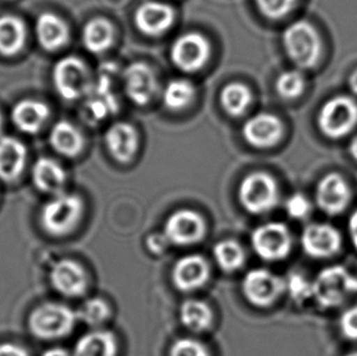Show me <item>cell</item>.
<instances>
[{
  "label": "cell",
  "mask_w": 357,
  "mask_h": 356,
  "mask_svg": "<svg viewBox=\"0 0 357 356\" xmlns=\"http://www.w3.org/2000/svg\"><path fill=\"white\" fill-rule=\"evenodd\" d=\"M283 48L296 68L309 70L319 64L322 57V39L314 24L298 20L283 32Z\"/></svg>",
  "instance_id": "obj_1"
},
{
  "label": "cell",
  "mask_w": 357,
  "mask_h": 356,
  "mask_svg": "<svg viewBox=\"0 0 357 356\" xmlns=\"http://www.w3.org/2000/svg\"><path fill=\"white\" fill-rule=\"evenodd\" d=\"M314 299L321 308L334 309L357 294V277L347 267L332 265L321 269L312 281Z\"/></svg>",
  "instance_id": "obj_2"
},
{
  "label": "cell",
  "mask_w": 357,
  "mask_h": 356,
  "mask_svg": "<svg viewBox=\"0 0 357 356\" xmlns=\"http://www.w3.org/2000/svg\"><path fill=\"white\" fill-rule=\"evenodd\" d=\"M357 126V101L353 96H332L319 107L317 127L329 140H342Z\"/></svg>",
  "instance_id": "obj_3"
},
{
  "label": "cell",
  "mask_w": 357,
  "mask_h": 356,
  "mask_svg": "<svg viewBox=\"0 0 357 356\" xmlns=\"http://www.w3.org/2000/svg\"><path fill=\"white\" fill-rule=\"evenodd\" d=\"M77 313L56 303H47L34 309L29 318V328L34 337L52 341L65 337L73 331Z\"/></svg>",
  "instance_id": "obj_4"
},
{
  "label": "cell",
  "mask_w": 357,
  "mask_h": 356,
  "mask_svg": "<svg viewBox=\"0 0 357 356\" xmlns=\"http://www.w3.org/2000/svg\"><path fill=\"white\" fill-rule=\"evenodd\" d=\"M82 209L81 198L59 193L44 205L40 214L42 226L53 236H65L77 226Z\"/></svg>",
  "instance_id": "obj_5"
},
{
  "label": "cell",
  "mask_w": 357,
  "mask_h": 356,
  "mask_svg": "<svg viewBox=\"0 0 357 356\" xmlns=\"http://www.w3.org/2000/svg\"><path fill=\"white\" fill-rule=\"evenodd\" d=\"M52 80L59 96L68 101L84 98L92 84L87 65L75 55L63 57L56 61Z\"/></svg>",
  "instance_id": "obj_6"
},
{
  "label": "cell",
  "mask_w": 357,
  "mask_h": 356,
  "mask_svg": "<svg viewBox=\"0 0 357 356\" xmlns=\"http://www.w3.org/2000/svg\"><path fill=\"white\" fill-rule=\"evenodd\" d=\"M114 68L109 66L92 81L83 103V116L88 124H98L119 110V101L112 84Z\"/></svg>",
  "instance_id": "obj_7"
},
{
  "label": "cell",
  "mask_w": 357,
  "mask_h": 356,
  "mask_svg": "<svg viewBox=\"0 0 357 356\" xmlns=\"http://www.w3.org/2000/svg\"><path fill=\"white\" fill-rule=\"evenodd\" d=\"M278 186L275 178L266 172L248 175L239 186V200L251 214H266L278 202Z\"/></svg>",
  "instance_id": "obj_8"
},
{
  "label": "cell",
  "mask_w": 357,
  "mask_h": 356,
  "mask_svg": "<svg viewBox=\"0 0 357 356\" xmlns=\"http://www.w3.org/2000/svg\"><path fill=\"white\" fill-rule=\"evenodd\" d=\"M251 243L256 254L267 261H280L289 255L293 236L289 228L280 222H270L257 227Z\"/></svg>",
  "instance_id": "obj_9"
},
{
  "label": "cell",
  "mask_w": 357,
  "mask_h": 356,
  "mask_svg": "<svg viewBox=\"0 0 357 356\" xmlns=\"http://www.w3.org/2000/svg\"><path fill=\"white\" fill-rule=\"evenodd\" d=\"M316 204L328 216L342 215L353 200V189L339 172H329L319 179L314 192Z\"/></svg>",
  "instance_id": "obj_10"
},
{
  "label": "cell",
  "mask_w": 357,
  "mask_h": 356,
  "mask_svg": "<svg viewBox=\"0 0 357 356\" xmlns=\"http://www.w3.org/2000/svg\"><path fill=\"white\" fill-rule=\"evenodd\" d=\"M210 57V44L203 34L189 32L179 36L169 49V58L183 73H195L205 66Z\"/></svg>",
  "instance_id": "obj_11"
},
{
  "label": "cell",
  "mask_w": 357,
  "mask_h": 356,
  "mask_svg": "<svg viewBox=\"0 0 357 356\" xmlns=\"http://www.w3.org/2000/svg\"><path fill=\"white\" fill-rule=\"evenodd\" d=\"M343 246V237L335 227L314 222L305 227L301 235V246L305 254L314 259H331Z\"/></svg>",
  "instance_id": "obj_12"
},
{
  "label": "cell",
  "mask_w": 357,
  "mask_h": 356,
  "mask_svg": "<svg viewBox=\"0 0 357 356\" xmlns=\"http://www.w3.org/2000/svg\"><path fill=\"white\" fill-rule=\"evenodd\" d=\"M284 290V281L268 269H251L243 281L244 295L259 308H266L275 303Z\"/></svg>",
  "instance_id": "obj_13"
},
{
  "label": "cell",
  "mask_w": 357,
  "mask_h": 356,
  "mask_svg": "<svg viewBox=\"0 0 357 356\" xmlns=\"http://www.w3.org/2000/svg\"><path fill=\"white\" fill-rule=\"evenodd\" d=\"M206 231L203 217L192 210H179L169 217L165 225V237L176 246L198 243Z\"/></svg>",
  "instance_id": "obj_14"
},
{
  "label": "cell",
  "mask_w": 357,
  "mask_h": 356,
  "mask_svg": "<svg viewBox=\"0 0 357 356\" xmlns=\"http://www.w3.org/2000/svg\"><path fill=\"white\" fill-rule=\"evenodd\" d=\"M126 96L135 105H146L158 91V80L154 70L144 63L128 65L122 73Z\"/></svg>",
  "instance_id": "obj_15"
},
{
  "label": "cell",
  "mask_w": 357,
  "mask_h": 356,
  "mask_svg": "<svg viewBox=\"0 0 357 356\" xmlns=\"http://www.w3.org/2000/svg\"><path fill=\"white\" fill-rule=\"evenodd\" d=\"M176 20L174 10L171 5L149 0L138 6L135 14V24L140 34L149 37H159L167 32Z\"/></svg>",
  "instance_id": "obj_16"
},
{
  "label": "cell",
  "mask_w": 357,
  "mask_h": 356,
  "mask_svg": "<svg viewBox=\"0 0 357 356\" xmlns=\"http://www.w3.org/2000/svg\"><path fill=\"white\" fill-rule=\"evenodd\" d=\"M284 133L282 121L270 112H259L243 126V137L249 144L264 149L277 144Z\"/></svg>",
  "instance_id": "obj_17"
},
{
  "label": "cell",
  "mask_w": 357,
  "mask_h": 356,
  "mask_svg": "<svg viewBox=\"0 0 357 356\" xmlns=\"http://www.w3.org/2000/svg\"><path fill=\"white\" fill-rule=\"evenodd\" d=\"M50 282L56 292L65 297H81L88 287L87 274L82 266L73 260H61L54 265Z\"/></svg>",
  "instance_id": "obj_18"
},
{
  "label": "cell",
  "mask_w": 357,
  "mask_h": 356,
  "mask_svg": "<svg viewBox=\"0 0 357 356\" xmlns=\"http://www.w3.org/2000/svg\"><path fill=\"white\" fill-rule=\"evenodd\" d=\"M105 144L114 159L121 164H127L138 150L139 138L133 126L127 122H116L107 131Z\"/></svg>",
  "instance_id": "obj_19"
},
{
  "label": "cell",
  "mask_w": 357,
  "mask_h": 356,
  "mask_svg": "<svg viewBox=\"0 0 357 356\" xmlns=\"http://www.w3.org/2000/svg\"><path fill=\"white\" fill-rule=\"evenodd\" d=\"M34 34L39 45L47 52H56L63 48L70 39V29L58 15L43 13L34 24Z\"/></svg>",
  "instance_id": "obj_20"
},
{
  "label": "cell",
  "mask_w": 357,
  "mask_h": 356,
  "mask_svg": "<svg viewBox=\"0 0 357 356\" xmlns=\"http://www.w3.org/2000/svg\"><path fill=\"white\" fill-rule=\"evenodd\" d=\"M50 116L48 105L34 99H22L11 109V121L17 130L36 135L43 128Z\"/></svg>",
  "instance_id": "obj_21"
},
{
  "label": "cell",
  "mask_w": 357,
  "mask_h": 356,
  "mask_svg": "<svg viewBox=\"0 0 357 356\" xmlns=\"http://www.w3.org/2000/svg\"><path fill=\"white\" fill-rule=\"evenodd\" d=\"M27 148L21 140L4 135L0 137V179L14 182L27 164Z\"/></svg>",
  "instance_id": "obj_22"
},
{
  "label": "cell",
  "mask_w": 357,
  "mask_h": 356,
  "mask_svg": "<svg viewBox=\"0 0 357 356\" xmlns=\"http://www.w3.org/2000/svg\"><path fill=\"white\" fill-rule=\"evenodd\" d=\"M210 274L208 262L199 255L184 256L174 265V283L182 292H190L206 283Z\"/></svg>",
  "instance_id": "obj_23"
},
{
  "label": "cell",
  "mask_w": 357,
  "mask_h": 356,
  "mask_svg": "<svg viewBox=\"0 0 357 356\" xmlns=\"http://www.w3.org/2000/svg\"><path fill=\"white\" fill-rule=\"evenodd\" d=\"M27 29L24 20L16 15L0 16V55L15 57L24 49Z\"/></svg>",
  "instance_id": "obj_24"
},
{
  "label": "cell",
  "mask_w": 357,
  "mask_h": 356,
  "mask_svg": "<svg viewBox=\"0 0 357 356\" xmlns=\"http://www.w3.org/2000/svg\"><path fill=\"white\" fill-rule=\"evenodd\" d=\"M32 179L40 192L59 194L66 182V172L55 160L40 158L32 168Z\"/></svg>",
  "instance_id": "obj_25"
},
{
  "label": "cell",
  "mask_w": 357,
  "mask_h": 356,
  "mask_svg": "<svg viewBox=\"0 0 357 356\" xmlns=\"http://www.w3.org/2000/svg\"><path fill=\"white\" fill-rule=\"evenodd\" d=\"M49 143L59 154L73 158L82 150L83 137L77 127L71 122L59 121L50 131Z\"/></svg>",
  "instance_id": "obj_26"
},
{
  "label": "cell",
  "mask_w": 357,
  "mask_h": 356,
  "mask_svg": "<svg viewBox=\"0 0 357 356\" xmlns=\"http://www.w3.org/2000/svg\"><path fill=\"white\" fill-rule=\"evenodd\" d=\"M115 38L112 24L104 17L88 21L83 27L82 42L84 48L93 54H102L112 47Z\"/></svg>",
  "instance_id": "obj_27"
},
{
  "label": "cell",
  "mask_w": 357,
  "mask_h": 356,
  "mask_svg": "<svg viewBox=\"0 0 357 356\" xmlns=\"http://www.w3.org/2000/svg\"><path fill=\"white\" fill-rule=\"evenodd\" d=\"M115 336L105 331L84 334L75 346L73 356H116Z\"/></svg>",
  "instance_id": "obj_28"
},
{
  "label": "cell",
  "mask_w": 357,
  "mask_h": 356,
  "mask_svg": "<svg viewBox=\"0 0 357 356\" xmlns=\"http://www.w3.org/2000/svg\"><path fill=\"white\" fill-rule=\"evenodd\" d=\"M181 321L194 332H203L213 323V313L208 304L190 299L182 304L179 310Z\"/></svg>",
  "instance_id": "obj_29"
},
{
  "label": "cell",
  "mask_w": 357,
  "mask_h": 356,
  "mask_svg": "<svg viewBox=\"0 0 357 356\" xmlns=\"http://www.w3.org/2000/svg\"><path fill=\"white\" fill-rule=\"evenodd\" d=\"M195 88L184 78H176L165 86L162 91L164 105L169 110H182L193 101Z\"/></svg>",
  "instance_id": "obj_30"
},
{
  "label": "cell",
  "mask_w": 357,
  "mask_h": 356,
  "mask_svg": "<svg viewBox=\"0 0 357 356\" xmlns=\"http://www.w3.org/2000/svg\"><path fill=\"white\" fill-rule=\"evenodd\" d=\"M251 101L250 89L243 83H229L222 88L220 94L223 110L231 116H241L249 107Z\"/></svg>",
  "instance_id": "obj_31"
},
{
  "label": "cell",
  "mask_w": 357,
  "mask_h": 356,
  "mask_svg": "<svg viewBox=\"0 0 357 356\" xmlns=\"http://www.w3.org/2000/svg\"><path fill=\"white\" fill-rule=\"evenodd\" d=\"M213 255L221 269L232 272L244 264L245 254L237 242L222 241L213 249Z\"/></svg>",
  "instance_id": "obj_32"
},
{
  "label": "cell",
  "mask_w": 357,
  "mask_h": 356,
  "mask_svg": "<svg viewBox=\"0 0 357 356\" xmlns=\"http://www.w3.org/2000/svg\"><path fill=\"white\" fill-rule=\"evenodd\" d=\"M306 87L305 77L299 70H287L275 80V91L278 96L291 101L299 98Z\"/></svg>",
  "instance_id": "obj_33"
},
{
  "label": "cell",
  "mask_w": 357,
  "mask_h": 356,
  "mask_svg": "<svg viewBox=\"0 0 357 356\" xmlns=\"http://www.w3.org/2000/svg\"><path fill=\"white\" fill-rule=\"evenodd\" d=\"M285 290L293 302L304 304L309 299H314V285L310 279L299 272H293L285 279Z\"/></svg>",
  "instance_id": "obj_34"
},
{
  "label": "cell",
  "mask_w": 357,
  "mask_h": 356,
  "mask_svg": "<svg viewBox=\"0 0 357 356\" xmlns=\"http://www.w3.org/2000/svg\"><path fill=\"white\" fill-rule=\"evenodd\" d=\"M109 315L110 308L107 302H104L102 299L94 298L83 304L82 308L77 313V318L87 325L97 326L104 322L109 318Z\"/></svg>",
  "instance_id": "obj_35"
},
{
  "label": "cell",
  "mask_w": 357,
  "mask_h": 356,
  "mask_svg": "<svg viewBox=\"0 0 357 356\" xmlns=\"http://www.w3.org/2000/svg\"><path fill=\"white\" fill-rule=\"evenodd\" d=\"M298 0H255L261 14L272 20H280L294 9Z\"/></svg>",
  "instance_id": "obj_36"
},
{
  "label": "cell",
  "mask_w": 357,
  "mask_h": 356,
  "mask_svg": "<svg viewBox=\"0 0 357 356\" xmlns=\"http://www.w3.org/2000/svg\"><path fill=\"white\" fill-rule=\"evenodd\" d=\"M312 210V204L309 198L301 193H295L285 202V212L294 220H305L310 216Z\"/></svg>",
  "instance_id": "obj_37"
},
{
  "label": "cell",
  "mask_w": 357,
  "mask_h": 356,
  "mask_svg": "<svg viewBox=\"0 0 357 356\" xmlns=\"http://www.w3.org/2000/svg\"><path fill=\"white\" fill-rule=\"evenodd\" d=\"M339 332L350 342H357V304L347 309L339 318Z\"/></svg>",
  "instance_id": "obj_38"
},
{
  "label": "cell",
  "mask_w": 357,
  "mask_h": 356,
  "mask_svg": "<svg viewBox=\"0 0 357 356\" xmlns=\"http://www.w3.org/2000/svg\"><path fill=\"white\" fill-rule=\"evenodd\" d=\"M169 356H208V349L202 343L190 338H182L174 342Z\"/></svg>",
  "instance_id": "obj_39"
},
{
  "label": "cell",
  "mask_w": 357,
  "mask_h": 356,
  "mask_svg": "<svg viewBox=\"0 0 357 356\" xmlns=\"http://www.w3.org/2000/svg\"><path fill=\"white\" fill-rule=\"evenodd\" d=\"M0 356H29L24 348L19 347L13 343L0 344Z\"/></svg>",
  "instance_id": "obj_40"
},
{
  "label": "cell",
  "mask_w": 357,
  "mask_h": 356,
  "mask_svg": "<svg viewBox=\"0 0 357 356\" xmlns=\"http://www.w3.org/2000/svg\"><path fill=\"white\" fill-rule=\"evenodd\" d=\"M348 232L351 244L357 251V209L349 217Z\"/></svg>",
  "instance_id": "obj_41"
},
{
  "label": "cell",
  "mask_w": 357,
  "mask_h": 356,
  "mask_svg": "<svg viewBox=\"0 0 357 356\" xmlns=\"http://www.w3.org/2000/svg\"><path fill=\"white\" fill-rule=\"evenodd\" d=\"M166 242H169L166 237H165V239H162L161 237H151L149 239V248L154 253H160V251L164 249V246H166Z\"/></svg>",
  "instance_id": "obj_42"
},
{
  "label": "cell",
  "mask_w": 357,
  "mask_h": 356,
  "mask_svg": "<svg viewBox=\"0 0 357 356\" xmlns=\"http://www.w3.org/2000/svg\"><path fill=\"white\" fill-rule=\"evenodd\" d=\"M348 86L349 89H350V91L353 93L354 96H357V68L354 71V73H351V75H350V77H349L348 81Z\"/></svg>",
  "instance_id": "obj_43"
},
{
  "label": "cell",
  "mask_w": 357,
  "mask_h": 356,
  "mask_svg": "<svg viewBox=\"0 0 357 356\" xmlns=\"http://www.w3.org/2000/svg\"><path fill=\"white\" fill-rule=\"evenodd\" d=\"M42 356H70L66 350H63V348H52L48 349L47 352L43 353Z\"/></svg>",
  "instance_id": "obj_44"
},
{
  "label": "cell",
  "mask_w": 357,
  "mask_h": 356,
  "mask_svg": "<svg viewBox=\"0 0 357 356\" xmlns=\"http://www.w3.org/2000/svg\"><path fill=\"white\" fill-rule=\"evenodd\" d=\"M349 153H350L351 158L357 163V135L354 137L351 142H350V144H349Z\"/></svg>",
  "instance_id": "obj_45"
},
{
  "label": "cell",
  "mask_w": 357,
  "mask_h": 356,
  "mask_svg": "<svg viewBox=\"0 0 357 356\" xmlns=\"http://www.w3.org/2000/svg\"><path fill=\"white\" fill-rule=\"evenodd\" d=\"M1 128H3V115H1V111H0V132H1Z\"/></svg>",
  "instance_id": "obj_46"
},
{
  "label": "cell",
  "mask_w": 357,
  "mask_h": 356,
  "mask_svg": "<svg viewBox=\"0 0 357 356\" xmlns=\"http://www.w3.org/2000/svg\"><path fill=\"white\" fill-rule=\"evenodd\" d=\"M344 356H357V350H356V352L348 353V354H347V355H344Z\"/></svg>",
  "instance_id": "obj_47"
}]
</instances>
